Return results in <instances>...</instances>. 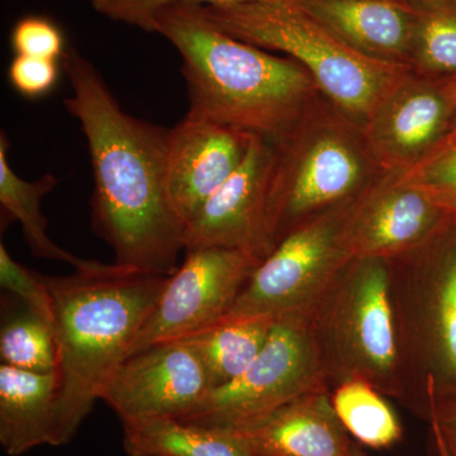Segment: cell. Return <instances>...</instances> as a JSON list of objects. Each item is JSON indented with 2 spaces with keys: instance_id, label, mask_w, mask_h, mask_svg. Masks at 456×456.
Returning a JSON list of instances; mask_svg holds the SVG:
<instances>
[{
  "instance_id": "7c38bea8",
  "label": "cell",
  "mask_w": 456,
  "mask_h": 456,
  "mask_svg": "<svg viewBox=\"0 0 456 456\" xmlns=\"http://www.w3.org/2000/svg\"><path fill=\"white\" fill-rule=\"evenodd\" d=\"M452 117L446 80L412 70L375 108L365 122V137L386 173L403 174L439 149Z\"/></svg>"
},
{
  "instance_id": "44dd1931",
  "label": "cell",
  "mask_w": 456,
  "mask_h": 456,
  "mask_svg": "<svg viewBox=\"0 0 456 456\" xmlns=\"http://www.w3.org/2000/svg\"><path fill=\"white\" fill-rule=\"evenodd\" d=\"M7 134H0V206L12 220L20 221L23 236L31 253L41 259L59 260L77 266L80 257L60 248L49 236V221L42 215L41 202L59 184L53 174L46 173L28 182L12 169L8 159Z\"/></svg>"
},
{
  "instance_id": "484cf974",
  "label": "cell",
  "mask_w": 456,
  "mask_h": 456,
  "mask_svg": "<svg viewBox=\"0 0 456 456\" xmlns=\"http://www.w3.org/2000/svg\"><path fill=\"white\" fill-rule=\"evenodd\" d=\"M0 285L3 289L18 297L27 311L55 326L53 297L40 273L20 265L11 256L3 242L0 244Z\"/></svg>"
},
{
  "instance_id": "ffe728a7",
  "label": "cell",
  "mask_w": 456,
  "mask_h": 456,
  "mask_svg": "<svg viewBox=\"0 0 456 456\" xmlns=\"http://www.w3.org/2000/svg\"><path fill=\"white\" fill-rule=\"evenodd\" d=\"M277 318L227 316L203 331L184 338L208 374L212 391L235 382L259 356Z\"/></svg>"
},
{
  "instance_id": "2e32d148",
  "label": "cell",
  "mask_w": 456,
  "mask_h": 456,
  "mask_svg": "<svg viewBox=\"0 0 456 456\" xmlns=\"http://www.w3.org/2000/svg\"><path fill=\"white\" fill-rule=\"evenodd\" d=\"M236 431L259 456H353L330 389L305 393Z\"/></svg>"
},
{
  "instance_id": "603a6c76",
  "label": "cell",
  "mask_w": 456,
  "mask_h": 456,
  "mask_svg": "<svg viewBox=\"0 0 456 456\" xmlns=\"http://www.w3.org/2000/svg\"><path fill=\"white\" fill-rule=\"evenodd\" d=\"M336 415L350 436L371 449H386L402 437V425L386 395L362 379H351L331 389Z\"/></svg>"
},
{
  "instance_id": "ac0fdd59",
  "label": "cell",
  "mask_w": 456,
  "mask_h": 456,
  "mask_svg": "<svg viewBox=\"0 0 456 456\" xmlns=\"http://www.w3.org/2000/svg\"><path fill=\"white\" fill-rule=\"evenodd\" d=\"M56 391V374L0 365V444L5 454L55 446Z\"/></svg>"
},
{
  "instance_id": "277c9868",
  "label": "cell",
  "mask_w": 456,
  "mask_h": 456,
  "mask_svg": "<svg viewBox=\"0 0 456 456\" xmlns=\"http://www.w3.org/2000/svg\"><path fill=\"white\" fill-rule=\"evenodd\" d=\"M386 174L364 126L321 98L275 142L265 213L270 253L302 224L358 200Z\"/></svg>"
},
{
  "instance_id": "ba28073f",
  "label": "cell",
  "mask_w": 456,
  "mask_h": 456,
  "mask_svg": "<svg viewBox=\"0 0 456 456\" xmlns=\"http://www.w3.org/2000/svg\"><path fill=\"white\" fill-rule=\"evenodd\" d=\"M312 311L278 317L248 370L209 393L191 415L179 419L239 430L305 393L331 391L314 338Z\"/></svg>"
},
{
  "instance_id": "4fadbf2b",
  "label": "cell",
  "mask_w": 456,
  "mask_h": 456,
  "mask_svg": "<svg viewBox=\"0 0 456 456\" xmlns=\"http://www.w3.org/2000/svg\"><path fill=\"white\" fill-rule=\"evenodd\" d=\"M274 151V141L254 134L244 161L185 227L184 251L233 248L260 263L269 256L265 213Z\"/></svg>"
},
{
  "instance_id": "5b68a950",
  "label": "cell",
  "mask_w": 456,
  "mask_h": 456,
  "mask_svg": "<svg viewBox=\"0 0 456 456\" xmlns=\"http://www.w3.org/2000/svg\"><path fill=\"white\" fill-rule=\"evenodd\" d=\"M200 8L213 25L228 35L296 60L331 103L362 126L388 93L412 71L407 65L362 55L289 3Z\"/></svg>"
},
{
  "instance_id": "6da1fadb",
  "label": "cell",
  "mask_w": 456,
  "mask_h": 456,
  "mask_svg": "<svg viewBox=\"0 0 456 456\" xmlns=\"http://www.w3.org/2000/svg\"><path fill=\"white\" fill-rule=\"evenodd\" d=\"M61 61L73 89L65 110L82 126L92 163L93 231L110 246L118 265L174 274L184 251L185 224L167 196L169 128L126 113L77 49L69 47Z\"/></svg>"
},
{
  "instance_id": "d4e9b609",
  "label": "cell",
  "mask_w": 456,
  "mask_h": 456,
  "mask_svg": "<svg viewBox=\"0 0 456 456\" xmlns=\"http://www.w3.org/2000/svg\"><path fill=\"white\" fill-rule=\"evenodd\" d=\"M402 176L426 191L456 222V142Z\"/></svg>"
},
{
  "instance_id": "9c48e42d",
  "label": "cell",
  "mask_w": 456,
  "mask_h": 456,
  "mask_svg": "<svg viewBox=\"0 0 456 456\" xmlns=\"http://www.w3.org/2000/svg\"><path fill=\"white\" fill-rule=\"evenodd\" d=\"M358 200L317 216L281 240L254 270L228 316L278 318L314 310L353 259L349 226Z\"/></svg>"
},
{
  "instance_id": "d6a6232c",
  "label": "cell",
  "mask_w": 456,
  "mask_h": 456,
  "mask_svg": "<svg viewBox=\"0 0 456 456\" xmlns=\"http://www.w3.org/2000/svg\"><path fill=\"white\" fill-rule=\"evenodd\" d=\"M406 2H412V0H406Z\"/></svg>"
},
{
  "instance_id": "4316f807",
  "label": "cell",
  "mask_w": 456,
  "mask_h": 456,
  "mask_svg": "<svg viewBox=\"0 0 456 456\" xmlns=\"http://www.w3.org/2000/svg\"><path fill=\"white\" fill-rule=\"evenodd\" d=\"M90 7L114 22L137 27L146 32H154L156 14L176 4L231 5L241 3H289L294 0H86Z\"/></svg>"
},
{
  "instance_id": "3957f363",
  "label": "cell",
  "mask_w": 456,
  "mask_h": 456,
  "mask_svg": "<svg viewBox=\"0 0 456 456\" xmlns=\"http://www.w3.org/2000/svg\"><path fill=\"white\" fill-rule=\"evenodd\" d=\"M53 302L57 345L55 446L70 443L163 293L170 275L83 260L41 274Z\"/></svg>"
},
{
  "instance_id": "7402d4cb",
  "label": "cell",
  "mask_w": 456,
  "mask_h": 456,
  "mask_svg": "<svg viewBox=\"0 0 456 456\" xmlns=\"http://www.w3.org/2000/svg\"><path fill=\"white\" fill-rule=\"evenodd\" d=\"M410 66L434 79L456 77V0H412Z\"/></svg>"
},
{
  "instance_id": "30bf717a",
  "label": "cell",
  "mask_w": 456,
  "mask_h": 456,
  "mask_svg": "<svg viewBox=\"0 0 456 456\" xmlns=\"http://www.w3.org/2000/svg\"><path fill=\"white\" fill-rule=\"evenodd\" d=\"M241 250L202 248L185 251L127 356L158 344L198 334L226 318L259 265Z\"/></svg>"
},
{
  "instance_id": "83f0119b",
  "label": "cell",
  "mask_w": 456,
  "mask_h": 456,
  "mask_svg": "<svg viewBox=\"0 0 456 456\" xmlns=\"http://www.w3.org/2000/svg\"><path fill=\"white\" fill-rule=\"evenodd\" d=\"M11 45L16 55L40 57L60 61L66 53L61 28L53 20L42 16H26L12 29Z\"/></svg>"
},
{
  "instance_id": "d6986e66",
  "label": "cell",
  "mask_w": 456,
  "mask_h": 456,
  "mask_svg": "<svg viewBox=\"0 0 456 456\" xmlns=\"http://www.w3.org/2000/svg\"><path fill=\"white\" fill-rule=\"evenodd\" d=\"M123 426L128 456H259L232 428L179 419H154Z\"/></svg>"
},
{
  "instance_id": "9a60e30c",
  "label": "cell",
  "mask_w": 456,
  "mask_h": 456,
  "mask_svg": "<svg viewBox=\"0 0 456 456\" xmlns=\"http://www.w3.org/2000/svg\"><path fill=\"white\" fill-rule=\"evenodd\" d=\"M254 134L185 114L169 128L167 188L185 227L244 161Z\"/></svg>"
},
{
  "instance_id": "cb8c5ba5",
  "label": "cell",
  "mask_w": 456,
  "mask_h": 456,
  "mask_svg": "<svg viewBox=\"0 0 456 456\" xmlns=\"http://www.w3.org/2000/svg\"><path fill=\"white\" fill-rule=\"evenodd\" d=\"M2 364L38 374H56L55 330L41 317L26 310L12 318L0 332Z\"/></svg>"
},
{
  "instance_id": "5bb4252c",
  "label": "cell",
  "mask_w": 456,
  "mask_h": 456,
  "mask_svg": "<svg viewBox=\"0 0 456 456\" xmlns=\"http://www.w3.org/2000/svg\"><path fill=\"white\" fill-rule=\"evenodd\" d=\"M448 213L426 191L387 173L359 198L351 215V256L392 260L412 253L439 235Z\"/></svg>"
},
{
  "instance_id": "4dcf8cb0",
  "label": "cell",
  "mask_w": 456,
  "mask_h": 456,
  "mask_svg": "<svg viewBox=\"0 0 456 456\" xmlns=\"http://www.w3.org/2000/svg\"><path fill=\"white\" fill-rule=\"evenodd\" d=\"M445 80L446 86H448L450 98H452V107H454V117H452V127H450L448 136H446L445 141H444V142L441 143L439 149H437L436 151L435 152L440 151V150L445 149L446 146L452 145V143L456 142V77H454V79Z\"/></svg>"
},
{
  "instance_id": "1f68e13d",
  "label": "cell",
  "mask_w": 456,
  "mask_h": 456,
  "mask_svg": "<svg viewBox=\"0 0 456 456\" xmlns=\"http://www.w3.org/2000/svg\"><path fill=\"white\" fill-rule=\"evenodd\" d=\"M351 452H353V456H369L367 452H365L364 450L360 448L358 444L355 443H353V450H351Z\"/></svg>"
},
{
  "instance_id": "8992f818",
  "label": "cell",
  "mask_w": 456,
  "mask_h": 456,
  "mask_svg": "<svg viewBox=\"0 0 456 456\" xmlns=\"http://www.w3.org/2000/svg\"><path fill=\"white\" fill-rule=\"evenodd\" d=\"M389 263L406 407L428 419L430 399L456 393V222Z\"/></svg>"
},
{
  "instance_id": "f1b7e54d",
  "label": "cell",
  "mask_w": 456,
  "mask_h": 456,
  "mask_svg": "<svg viewBox=\"0 0 456 456\" xmlns=\"http://www.w3.org/2000/svg\"><path fill=\"white\" fill-rule=\"evenodd\" d=\"M59 61L16 55L8 69L11 86L22 97L40 99L50 94L59 82Z\"/></svg>"
},
{
  "instance_id": "7a4b0ae2",
  "label": "cell",
  "mask_w": 456,
  "mask_h": 456,
  "mask_svg": "<svg viewBox=\"0 0 456 456\" xmlns=\"http://www.w3.org/2000/svg\"><path fill=\"white\" fill-rule=\"evenodd\" d=\"M154 32L182 56L189 116L278 142L325 97L296 60L222 31L200 4L163 9L155 16Z\"/></svg>"
},
{
  "instance_id": "52a82bcc",
  "label": "cell",
  "mask_w": 456,
  "mask_h": 456,
  "mask_svg": "<svg viewBox=\"0 0 456 456\" xmlns=\"http://www.w3.org/2000/svg\"><path fill=\"white\" fill-rule=\"evenodd\" d=\"M312 326L330 388L362 379L406 406L389 260L351 259L312 311Z\"/></svg>"
},
{
  "instance_id": "8fae6325",
  "label": "cell",
  "mask_w": 456,
  "mask_h": 456,
  "mask_svg": "<svg viewBox=\"0 0 456 456\" xmlns=\"http://www.w3.org/2000/svg\"><path fill=\"white\" fill-rule=\"evenodd\" d=\"M212 392L202 359L184 338L158 342L122 360L101 401L122 425L154 419H184Z\"/></svg>"
},
{
  "instance_id": "f546056e",
  "label": "cell",
  "mask_w": 456,
  "mask_h": 456,
  "mask_svg": "<svg viewBox=\"0 0 456 456\" xmlns=\"http://www.w3.org/2000/svg\"><path fill=\"white\" fill-rule=\"evenodd\" d=\"M428 419L440 456H456V393L428 401Z\"/></svg>"
},
{
  "instance_id": "e0dca14e",
  "label": "cell",
  "mask_w": 456,
  "mask_h": 456,
  "mask_svg": "<svg viewBox=\"0 0 456 456\" xmlns=\"http://www.w3.org/2000/svg\"><path fill=\"white\" fill-rule=\"evenodd\" d=\"M293 4L362 55L410 66L413 11L406 0H294Z\"/></svg>"
}]
</instances>
